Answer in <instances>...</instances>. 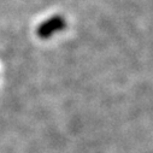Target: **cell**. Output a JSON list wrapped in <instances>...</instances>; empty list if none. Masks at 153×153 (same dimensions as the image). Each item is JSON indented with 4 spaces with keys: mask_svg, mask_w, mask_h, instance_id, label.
<instances>
[{
    "mask_svg": "<svg viewBox=\"0 0 153 153\" xmlns=\"http://www.w3.org/2000/svg\"><path fill=\"white\" fill-rule=\"evenodd\" d=\"M65 28V21L62 16H53L50 19L42 22L40 27L37 28L36 33L41 39H48L52 36V34L62 30Z\"/></svg>",
    "mask_w": 153,
    "mask_h": 153,
    "instance_id": "1",
    "label": "cell"
}]
</instances>
